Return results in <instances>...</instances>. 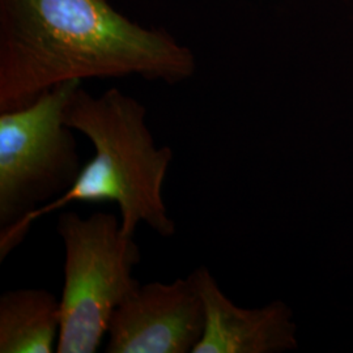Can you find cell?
<instances>
[{"mask_svg":"<svg viewBox=\"0 0 353 353\" xmlns=\"http://www.w3.org/2000/svg\"><path fill=\"white\" fill-rule=\"evenodd\" d=\"M205 313L191 275L172 283L140 284L114 312L106 353H192Z\"/></svg>","mask_w":353,"mask_h":353,"instance_id":"cell-5","label":"cell"},{"mask_svg":"<svg viewBox=\"0 0 353 353\" xmlns=\"http://www.w3.org/2000/svg\"><path fill=\"white\" fill-rule=\"evenodd\" d=\"M80 80L0 113V233L23 223L74 186L83 170L67 108Z\"/></svg>","mask_w":353,"mask_h":353,"instance_id":"cell-4","label":"cell"},{"mask_svg":"<svg viewBox=\"0 0 353 353\" xmlns=\"http://www.w3.org/2000/svg\"><path fill=\"white\" fill-rule=\"evenodd\" d=\"M57 230L64 246L57 352H97L114 312L140 285L134 278L141 259L139 246L110 212L88 217L63 212Z\"/></svg>","mask_w":353,"mask_h":353,"instance_id":"cell-3","label":"cell"},{"mask_svg":"<svg viewBox=\"0 0 353 353\" xmlns=\"http://www.w3.org/2000/svg\"><path fill=\"white\" fill-rule=\"evenodd\" d=\"M202 296L205 322L192 353H276L296 350V323L283 301L241 307L228 299L207 267L190 274Z\"/></svg>","mask_w":353,"mask_h":353,"instance_id":"cell-6","label":"cell"},{"mask_svg":"<svg viewBox=\"0 0 353 353\" xmlns=\"http://www.w3.org/2000/svg\"><path fill=\"white\" fill-rule=\"evenodd\" d=\"M195 70L188 48L108 0H0V113L71 80L137 75L176 84Z\"/></svg>","mask_w":353,"mask_h":353,"instance_id":"cell-1","label":"cell"},{"mask_svg":"<svg viewBox=\"0 0 353 353\" xmlns=\"http://www.w3.org/2000/svg\"><path fill=\"white\" fill-rule=\"evenodd\" d=\"M65 123L88 138L94 157L62 196L0 233V262L26 240L38 219L72 203H115L128 236L143 223L161 237H173L176 223L169 216L163 189L174 153L156 144L145 108L118 89L96 97L79 87L67 108Z\"/></svg>","mask_w":353,"mask_h":353,"instance_id":"cell-2","label":"cell"},{"mask_svg":"<svg viewBox=\"0 0 353 353\" xmlns=\"http://www.w3.org/2000/svg\"><path fill=\"white\" fill-rule=\"evenodd\" d=\"M61 332V297L42 288L0 296V353H51Z\"/></svg>","mask_w":353,"mask_h":353,"instance_id":"cell-7","label":"cell"}]
</instances>
